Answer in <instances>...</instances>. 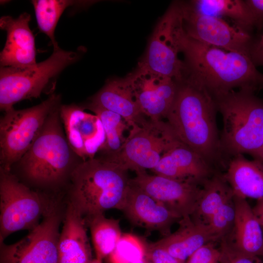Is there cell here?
Instances as JSON below:
<instances>
[{"label":"cell","mask_w":263,"mask_h":263,"mask_svg":"<svg viewBox=\"0 0 263 263\" xmlns=\"http://www.w3.org/2000/svg\"><path fill=\"white\" fill-rule=\"evenodd\" d=\"M171 35L184 56V78L203 86L214 98L233 90L254 94L263 89V74L249 56L204 43L188 36L179 12L173 11Z\"/></svg>","instance_id":"obj_1"},{"label":"cell","mask_w":263,"mask_h":263,"mask_svg":"<svg viewBox=\"0 0 263 263\" xmlns=\"http://www.w3.org/2000/svg\"><path fill=\"white\" fill-rule=\"evenodd\" d=\"M165 118L177 137L199 154L216 171L225 169L216 102L202 85L184 79Z\"/></svg>","instance_id":"obj_2"},{"label":"cell","mask_w":263,"mask_h":263,"mask_svg":"<svg viewBox=\"0 0 263 263\" xmlns=\"http://www.w3.org/2000/svg\"><path fill=\"white\" fill-rule=\"evenodd\" d=\"M127 171L101 157L82 161L72 171L69 202L85 219L122 210L129 186Z\"/></svg>","instance_id":"obj_3"},{"label":"cell","mask_w":263,"mask_h":263,"mask_svg":"<svg viewBox=\"0 0 263 263\" xmlns=\"http://www.w3.org/2000/svg\"><path fill=\"white\" fill-rule=\"evenodd\" d=\"M221 114L222 152L232 157L248 154L263 163V99L243 90H233L214 98Z\"/></svg>","instance_id":"obj_4"},{"label":"cell","mask_w":263,"mask_h":263,"mask_svg":"<svg viewBox=\"0 0 263 263\" xmlns=\"http://www.w3.org/2000/svg\"><path fill=\"white\" fill-rule=\"evenodd\" d=\"M60 107L49 114L39 135L18 162L25 177L38 186L56 185L70 176L74 168V152L63 131Z\"/></svg>","instance_id":"obj_5"},{"label":"cell","mask_w":263,"mask_h":263,"mask_svg":"<svg viewBox=\"0 0 263 263\" xmlns=\"http://www.w3.org/2000/svg\"><path fill=\"white\" fill-rule=\"evenodd\" d=\"M59 206L58 202L20 182L0 168V243L17 231L31 230Z\"/></svg>","instance_id":"obj_6"},{"label":"cell","mask_w":263,"mask_h":263,"mask_svg":"<svg viewBox=\"0 0 263 263\" xmlns=\"http://www.w3.org/2000/svg\"><path fill=\"white\" fill-rule=\"evenodd\" d=\"M79 53L65 51L57 46L47 59L32 66L0 67V110L5 112L19 101L39 97L52 80L79 59Z\"/></svg>","instance_id":"obj_7"},{"label":"cell","mask_w":263,"mask_h":263,"mask_svg":"<svg viewBox=\"0 0 263 263\" xmlns=\"http://www.w3.org/2000/svg\"><path fill=\"white\" fill-rule=\"evenodd\" d=\"M60 96L53 94L33 107L4 112L0 120V168L10 171L32 145L49 114L59 107Z\"/></svg>","instance_id":"obj_8"},{"label":"cell","mask_w":263,"mask_h":263,"mask_svg":"<svg viewBox=\"0 0 263 263\" xmlns=\"http://www.w3.org/2000/svg\"><path fill=\"white\" fill-rule=\"evenodd\" d=\"M178 138L167 122L149 119L131 129L119 151L106 159L126 171L152 169Z\"/></svg>","instance_id":"obj_9"},{"label":"cell","mask_w":263,"mask_h":263,"mask_svg":"<svg viewBox=\"0 0 263 263\" xmlns=\"http://www.w3.org/2000/svg\"><path fill=\"white\" fill-rule=\"evenodd\" d=\"M59 206L20 240L11 244L0 243V263H58L59 226L63 217Z\"/></svg>","instance_id":"obj_10"},{"label":"cell","mask_w":263,"mask_h":263,"mask_svg":"<svg viewBox=\"0 0 263 263\" xmlns=\"http://www.w3.org/2000/svg\"><path fill=\"white\" fill-rule=\"evenodd\" d=\"M183 28L189 37L205 44L248 56L253 36L223 18L205 15L189 2H177Z\"/></svg>","instance_id":"obj_11"},{"label":"cell","mask_w":263,"mask_h":263,"mask_svg":"<svg viewBox=\"0 0 263 263\" xmlns=\"http://www.w3.org/2000/svg\"><path fill=\"white\" fill-rule=\"evenodd\" d=\"M129 184L143 190L164 204L182 218L194 211L201 190V185L190 180L172 179L146 171L136 172Z\"/></svg>","instance_id":"obj_12"},{"label":"cell","mask_w":263,"mask_h":263,"mask_svg":"<svg viewBox=\"0 0 263 263\" xmlns=\"http://www.w3.org/2000/svg\"><path fill=\"white\" fill-rule=\"evenodd\" d=\"M126 77L142 113L152 120L165 118L174 100L177 82L139 65Z\"/></svg>","instance_id":"obj_13"},{"label":"cell","mask_w":263,"mask_h":263,"mask_svg":"<svg viewBox=\"0 0 263 263\" xmlns=\"http://www.w3.org/2000/svg\"><path fill=\"white\" fill-rule=\"evenodd\" d=\"M60 117L68 144L82 161L93 159L105 141V134L99 117L75 104L61 105Z\"/></svg>","instance_id":"obj_14"},{"label":"cell","mask_w":263,"mask_h":263,"mask_svg":"<svg viewBox=\"0 0 263 263\" xmlns=\"http://www.w3.org/2000/svg\"><path fill=\"white\" fill-rule=\"evenodd\" d=\"M171 22L172 13L169 8L156 26L146 53L138 65L180 82L185 76V66L179 59V53L173 42Z\"/></svg>","instance_id":"obj_15"},{"label":"cell","mask_w":263,"mask_h":263,"mask_svg":"<svg viewBox=\"0 0 263 263\" xmlns=\"http://www.w3.org/2000/svg\"><path fill=\"white\" fill-rule=\"evenodd\" d=\"M121 211L132 224L149 231H156L163 237L170 234L172 225L182 218L164 204L130 184Z\"/></svg>","instance_id":"obj_16"},{"label":"cell","mask_w":263,"mask_h":263,"mask_svg":"<svg viewBox=\"0 0 263 263\" xmlns=\"http://www.w3.org/2000/svg\"><path fill=\"white\" fill-rule=\"evenodd\" d=\"M30 20V14L26 12L16 18L8 16L0 18V28L6 32L5 44L0 54L1 67L21 68L37 63Z\"/></svg>","instance_id":"obj_17"},{"label":"cell","mask_w":263,"mask_h":263,"mask_svg":"<svg viewBox=\"0 0 263 263\" xmlns=\"http://www.w3.org/2000/svg\"><path fill=\"white\" fill-rule=\"evenodd\" d=\"M155 174L201 185L217 172L199 154L178 139L151 170Z\"/></svg>","instance_id":"obj_18"},{"label":"cell","mask_w":263,"mask_h":263,"mask_svg":"<svg viewBox=\"0 0 263 263\" xmlns=\"http://www.w3.org/2000/svg\"><path fill=\"white\" fill-rule=\"evenodd\" d=\"M236 215L233 226L221 241L233 250L250 256L263 257V227L246 199L234 195Z\"/></svg>","instance_id":"obj_19"},{"label":"cell","mask_w":263,"mask_h":263,"mask_svg":"<svg viewBox=\"0 0 263 263\" xmlns=\"http://www.w3.org/2000/svg\"><path fill=\"white\" fill-rule=\"evenodd\" d=\"M58 245V263H90L91 248L83 217L68 201Z\"/></svg>","instance_id":"obj_20"},{"label":"cell","mask_w":263,"mask_h":263,"mask_svg":"<svg viewBox=\"0 0 263 263\" xmlns=\"http://www.w3.org/2000/svg\"><path fill=\"white\" fill-rule=\"evenodd\" d=\"M91 103L120 115L131 129L148 120L141 112L127 77L108 81L92 97Z\"/></svg>","instance_id":"obj_21"},{"label":"cell","mask_w":263,"mask_h":263,"mask_svg":"<svg viewBox=\"0 0 263 263\" xmlns=\"http://www.w3.org/2000/svg\"><path fill=\"white\" fill-rule=\"evenodd\" d=\"M178 223L179 227L175 232L154 243L182 262H186L205 244L218 242L208 225L196 223L190 216L182 218Z\"/></svg>","instance_id":"obj_22"},{"label":"cell","mask_w":263,"mask_h":263,"mask_svg":"<svg viewBox=\"0 0 263 263\" xmlns=\"http://www.w3.org/2000/svg\"><path fill=\"white\" fill-rule=\"evenodd\" d=\"M224 177L234 195L257 200L263 198V163L246 159L243 154L229 160Z\"/></svg>","instance_id":"obj_23"},{"label":"cell","mask_w":263,"mask_h":263,"mask_svg":"<svg viewBox=\"0 0 263 263\" xmlns=\"http://www.w3.org/2000/svg\"><path fill=\"white\" fill-rule=\"evenodd\" d=\"M233 196L223 173L217 172L203 185L195 209L190 216L196 223L207 225L217 210Z\"/></svg>","instance_id":"obj_24"},{"label":"cell","mask_w":263,"mask_h":263,"mask_svg":"<svg viewBox=\"0 0 263 263\" xmlns=\"http://www.w3.org/2000/svg\"><path fill=\"white\" fill-rule=\"evenodd\" d=\"M189 2L202 14L229 19L235 26L251 35L256 28L254 19L244 0H195Z\"/></svg>","instance_id":"obj_25"},{"label":"cell","mask_w":263,"mask_h":263,"mask_svg":"<svg viewBox=\"0 0 263 263\" xmlns=\"http://www.w3.org/2000/svg\"><path fill=\"white\" fill-rule=\"evenodd\" d=\"M84 220L90 229L96 258L103 261L113 253L123 234L120 221L106 218L104 214Z\"/></svg>","instance_id":"obj_26"},{"label":"cell","mask_w":263,"mask_h":263,"mask_svg":"<svg viewBox=\"0 0 263 263\" xmlns=\"http://www.w3.org/2000/svg\"><path fill=\"white\" fill-rule=\"evenodd\" d=\"M87 108L100 119L105 134V141L99 152L100 157L108 159L116 155L121 150L127 137L126 131L130 130L125 120L119 114L90 103Z\"/></svg>","instance_id":"obj_27"},{"label":"cell","mask_w":263,"mask_h":263,"mask_svg":"<svg viewBox=\"0 0 263 263\" xmlns=\"http://www.w3.org/2000/svg\"><path fill=\"white\" fill-rule=\"evenodd\" d=\"M39 30L50 39L53 47L58 46L55 30L61 15L68 7L85 3L83 1L69 0H34L31 1Z\"/></svg>","instance_id":"obj_28"},{"label":"cell","mask_w":263,"mask_h":263,"mask_svg":"<svg viewBox=\"0 0 263 263\" xmlns=\"http://www.w3.org/2000/svg\"><path fill=\"white\" fill-rule=\"evenodd\" d=\"M146 242L132 234H122L113 253L110 263H134L145 256Z\"/></svg>","instance_id":"obj_29"},{"label":"cell","mask_w":263,"mask_h":263,"mask_svg":"<svg viewBox=\"0 0 263 263\" xmlns=\"http://www.w3.org/2000/svg\"><path fill=\"white\" fill-rule=\"evenodd\" d=\"M236 215L234 196L214 213L207 224L218 242L231 230Z\"/></svg>","instance_id":"obj_30"},{"label":"cell","mask_w":263,"mask_h":263,"mask_svg":"<svg viewBox=\"0 0 263 263\" xmlns=\"http://www.w3.org/2000/svg\"><path fill=\"white\" fill-rule=\"evenodd\" d=\"M212 242L201 247L194 252L185 263H220L221 252L216 244Z\"/></svg>","instance_id":"obj_31"},{"label":"cell","mask_w":263,"mask_h":263,"mask_svg":"<svg viewBox=\"0 0 263 263\" xmlns=\"http://www.w3.org/2000/svg\"><path fill=\"white\" fill-rule=\"evenodd\" d=\"M219 248L221 252L220 263H263L261 257L238 252L223 241L219 242Z\"/></svg>","instance_id":"obj_32"},{"label":"cell","mask_w":263,"mask_h":263,"mask_svg":"<svg viewBox=\"0 0 263 263\" xmlns=\"http://www.w3.org/2000/svg\"><path fill=\"white\" fill-rule=\"evenodd\" d=\"M145 257L153 263H185L172 256L154 243L146 242Z\"/></svg>","instance_id":"obj_33"},{"label":"cell","mask_w":263,"mask_h":263,"mask_svg":"<svg viewBox=\"0 0 263 263\" xmlns=\"http://www.w3.org/2000/svg\"><path fill=\"white\" fill-rule=\"evenodd\" d=\"M259 32L252 37L248 49V56L256 67L263 66V28Z\"/></svg>","instance_id":"obj_34"},{"label":"cell","mask_w":263,"mask_h":263,"mask_svg":"<svg viewBox=\"0 0 263 263\" xmlns=\"http://www.w3.org/2000/svg\"><path fill=\"white\" fill-rule=\"evenodd\" d=\"M254 19L256 29L261 31L263 28V0H244Z\"/></svg>","instance_id":"obj_35"},{"label":"cell","mask_w":263,"mask_h":263,"mask_svg":"<svg viewBox=\"0 0 263 263\" xmlns=\"http://www.w3.org/2000/svg\"><path fill=\"white\" fill-rule=\"evenodd\" d=\"M252 209L257 220L263 227V198L257 200Z\"/></svg>","instance_id":"obj_36"},{"label":"cell","mask_w":263,"mask_h":263,"mask_svg":"<svg viewBox=\"0 0 263 263\" xmlns=\"http://www.w3.org/2000/svg\"><path fill=\"white\" fill-rule=\"evenodd\" d=\"M134 263H153L145 256Z\"/></svg>","instance_id":"obj_37"},{"label":"cell","mask_w":263,"mask_h":263,"mask_svg":"<svg viewBox=\"0 0 263 263\" xmlns=\"http://www.w3.org/2000/svg\"><path fill=\"white\" fill-rule=\"evenodd\" d=\"M103 260L96 258L93 259L90 263H102Z\"/></svg>","instance_id":"obj_38"},{"label":"cell","mask_w":263,"mask_h":263,"mask_svg":"<svg viewBox=\"0 0 263 263\" xmlns=\"http://www.w3.org/2000/svg\"><path fill=\"white\" fill-rule=\"evenodd\" d=\"M263 260V257L262 258Z\"/></svg>","instance_id":"obj_39"}]
</instances>
